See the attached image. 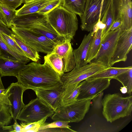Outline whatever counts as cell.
<instances>
[{"label": "cell", "instance_id": "6da1fadb", "mask_svg": "<svg viewBox=\"0 0 132 132\" xmlns=\"http://www.w3.org/2000/svg\"><path fill=\"white\" fill-rule=\"evenodd\" d=\"M16 77L26 90L47 89L62 85L61 76L45 62L42 64L33 61L26 65Z\"/></svg>", "mask_w": 132, "mask_h": 132}, {"label": "cell", "instance_id": "7a4b0ae2", "mask_svg": "<svg viewBox=\"0 0 132 132\" xmlns=\"http://www.w3.org/2000/svg\"><path fill=\"white\" fill-rule=\"evenodd\" d=\"M47 19L58 34L65 39H73L78 28L77 15L60 5L47 13Z\"/></svg>", "mask_w": 132, "mask_h": 132}, {"label": "cell", "instance_id": "3957f363", "mask_svg": "<svg viewBox=\"0 0 132 132\" xmlns=\"http://www.w3.org/2000/svg\"><path fill=\"white\" fill-rule=\"evenodd\" d=\"M12 26L29 29L41 34L51 40L55 46L65 39L58 34L48 21L45 15L37 13L16 16Z\"/></svg>", "mask_w": 132, "mask_h": 132}, {"label": "cell", "instance_id": "277c9868", "mask_svg": "<svg viewBox=\"0 0 132 132\" xmlns=\"http://www.w3.org/2000/svg\"><path fill=\"white\" fill-rule=\"evenodd\" d=\"M102 113L106 121L112 123L130 116L132 111V96L123 97L119 93L106 94L102 100Z\"/></svg>", "mask_w": 132, "mask_h": 132}, {"label": "cell", "instance_id": "5b68a950", "mask_svg": "<svg viewBox=\"0 0 132 132\" xmlns=\"http://www.w3.org/2000/svg\"><path fill=\"white\" fill-rule=\"evenodd\" d=\"M91 99L77 100L62 106L58 109L51 117L53 120L77 122L82 120L88 112Z\"/></svg>", "mask_w": 132, "mask_h": 132}, {"label": "cell", "instance_id": "8992f818", "mask_svg": "<svg viewBox=\"0 0 132 132\" xmlns=\"http://www.w3.org/2000/svg\"><path fill=\"white\" fill-rule=\"evenodd\" d=\"M11 29L14 33L38 53H51L55 47L53 43L45 36L30 29L15 26Z\"/></svg>", "mask_w": 132, "mask_h": 132}, {"label": "cell", "instance_id": "52a82bcc", "mask_svg": "<svg viewBox=\"0 0 132 132\" xmlns=\"http://www.w3.org/2000/svg\"><path fill=\"white\" fill-rule=\"evenodd\" d=\"M54 112L37 97L25 105L17 119L27 122H33L52 116Z\"/></svg>", "mask_w": 132, "mask_h": 132}, {"label": "cell", "instance_id": "ba28073f", "mask_svg": "<svg viewBox=\"0 0 132 132\" xmlns=\"http://www.w3.org/2000/svg\"><path fill=\"white\" fill-rule=\"evenodd\" d=\"M107 68L100 64L95 63H89L79 68L75 67L61 77L62 87L64 88L71 84H79L81 81Z\"/></svg>", "mask_w": 132, "mask_h": 132}, {"label": "cell", "instance_id": "9c48e42d", "mask_svg": "<svg viewBox=\"0 0 132 132\" xmlns=\"http://www.w3.org/2000/svg\"><path fill=\"white\" fill-rule=\"evenodd\" d=\"M121 30L110 31L101 40L100 48L96 56L89 63L100 64L108 67L113 55Z\"/></svg>", "mask_w": 132, "mask_h": 132}, {"label": "cell", "instance_id": "30bf717a", "mask_svg": "<svg viewBox=\"0 0 132 132\" xmlns=\"http://www.w3.org/2000/svg\"><path fill=\"white\" fill-rule=\"evenodd\" d=\"M111 78H99L86 79L80 83L79 94L77 100L91 99L108 88Z\"/></svg>", "mask_w": 132, "mask_h": 132}, {"label": "cell", "instance_id": "8fae6325", "mask_svg": "<svg viewBox=\"0 0 132 132\" xmlns=\"http://www.w3.org/2000/svg\"><path fill=\"white\" fill-rule=\"evenodd\" d=\"M102 0H87L84 13L80 17L82 31L90 32L100 19Z\"/></svg>", "mask_w": 132, "mask_h": 132}, {"label": "cell", "instance_id": "7c38bea8", "mask_svg": "<svg viewBox=\"0 0 132 132\" xmlns=\"http://www.w3.org/2000/svg\"><path fill=\"white\" fill-rule=\"evenodd\" d=\"M132 28L121 31L116 47L110 61V67L119 62H125L132 49Z\"/></svg>", "mask_w": 132, "mask_h": 132}, {"label": "cell", "instance_id": "4fadbf2b", "mask_svg": "<svg viewBox=\"0 0 132 132\" xmlns=\"http://www.w3.org/2000/svg\"><path fill=\"white\" fill-rule=\"evenodd\" d=\"M115 21L120 20L121 31L132 28L131 0H113Z\"/></svg>", "mask_w": 132, "mask_h": 132}, {"label": "cell", "instance_id": "5bb4252c", "mask_svg": "<svg viewBox=\"0 0 132 132\" xmlns=\"http://www.w3.org/2000/svg\"><path fill=\"white\" fill-rule=\"evenodd\" d=\"M64 89L61 85L53 88L34 91L37 97L55 112L61 106V96Z\"/></svg>", "mask_w": 132, "mask_h": 132}, {"label": "cell", "instance_id": "9a60e30c", "mask_svg": "<svg viewBox=\"0 0 132 132\" xmlns=\"http://www.w3.org/2000/svg\"><path fill=\"white\" fill-rule=\"evenodd\" d=\"M7 88L8 98L12 105V114L14 122L16 121L18 116L25 105L22 98L23 93L26 89L18 81L11 83Z\"/></svg>", "mask_w": 132, "mask_h": 132}, {"label": "cell", "instance_id": "2e32d148", "mask_svg": "<svg viewBox=\"0 0 132 132\" xmlns=\"http://www.w3.org/2000/svg\"><path fill=\"white\" fill-rule=\"evenodd\" d=\"M71 41L70 39H66L61 43L55 46L52 52L62 57L64 73L70 72L76 67Z\"/></svg>", "mask_w": 132, "mask_h": 132}, {"label": "cell", "instance_id": "e0dca14e", "mask_svg": "<svg viewBox=\"0 0 132 132\" xmlns=\"http://www.w3.org/2000/svg\"><path fill=\"white\" fill-rule=\"evenodd\" d=\"M99 20L105 25L102 30L101 40L110 31L115 21L113 0H104L100 11Z\"/></svg>", "mask_w": 132, "mask_h": 132}, {"label": "cell", "instance_id": "ac0fdd59", "mask_svg": "<svg viewBox=\"0 0 132 132\" xmlns=\"http://www.w3.org/2000/svg\"><path fill=\"white\" fill-rule=\"evenodd\" d=\"M24 62L14 60L0 56V74L1 77H16L19 72L26 66Z\"/></svg>", "mask_w": 132, "mask_h": 132}, {"label": "cell", "instance_id": "d6986e66", "mask_svg": "<svg viewBox=\"0 0 132 132\" xmlns=\"http://www.w3.org/2000/svg\"><path fill=\"white\" fill-rule=\"evenodd\" d=\"M94 34L92 31L85 35L79 47L73 50L76 67H81L88 63L87 55Z\"/></svg>", "mask_w": 132, "mask_h": 132}, {"label": "cell", "instance_id": "ffe728a7", "mask_svg": "<svg viewBox=\"0 0 132 132\" xmlns=\"http://www.w3.org/2000/svg\"><path fill=\"white\" fill-rule=\"evenodd\" d=\"M11 104L8 98L7 88L0 94V128L7 126L13 119L11 111Z\"/></svg>", "mask_w": 132, "mask_h": 132}, {"label": "cell", "instance_id": "44dd1931", "mask_svg": "<svg viewBox=\"0 0 132 132\" xmlns=\"http://www.w3.org/2000/svg\"><path fill=\"white\" fill-rule=\"evenodd\" d=\"M56 0H35L25 3L16 10V16H21L37 13L47 5Z\"/></svg>", "mask_w": 132, "mask_h": 132}, {"label": "cell", "instance_id": "7402d4cb", "mask_svg": "<svg viewBox=\"0 0 132 132\" xmlns=\"http://www.w3.org/2000/svg\"><path fill=\"white\" fill-rule=\"evenodd\" d=\"M80 84H71L64 88L61 96V106L74 102L77 100L79 94Z\"/></svg>", "mask_w": 132, "mask_h": 132}, {"label": "cell", "instance_id": "603a6c76", "mask_svg": "<svg viewBox=\"0 0 132 132\" xmlns=\"http://www.w3.org/2000/svg\"><path fill=\"white\" fill-rule=\"evenodd\" d=\"M7 27L0 23V56L6 58L23 61L26 64L31 60L26 57L17 54L11 51L7 46L2 38L1 32Z\"/></svg>", "mask_w": 132, "mask_h": 132}, {"label": "cell", "instance_id": "cb8c5ba5", "mask_svg": "<svg viewBox=\"0 0 132 132\" xmlns=\"http://www.w3.org/2000/svg\"><path fill=\"white\" fill-rule=\"evenodd\" d=\"M46 62L61 77L64 73L62 57L58 54L51 52L44 57Z\"/></svg>", "mask_w": 132, "mask_h": 132}, {"label": "cell", "instance_id": "d4e9b609", "mask_svg": "<svg viewBox=\"0 0 132 132\" xmlns=\"http://www.w3.org/2000/svg\"><path fill=\"white\" fill-rule=\"evenodd\" d=\"M87 0H61V5L81 17L83 14Z\"/></svg>", "mask_w": 132, "mask_h": 132}, {"label": "cell", "instance_id": "484cf974", "mask_svg": "<svg viewBox=\"0 0 132 132\" xmlns=\"http://www.w3.org/2000/svg\"><path fill=\"white\" fill-rule=\"evenodd\" d=\"M132 66L125 68H116L110 67L86 79L110 78L112 79L119 75L128 70Z\"/></svg>", "mask_w": 132, "mask_h": 132}, {"label": "cell", "instance_id": "4316f807", "mask_svg": "<svg viewBox=\"0 0 132 132\" xmlns=\"http://www.w3.org/2000/svg\"><path fill=\"white\" fill-rule=\"evenodd\" d=\"M10 36L19 46L27 57L33 61L38 62L40 59L38 52L30 47L13 32Z\"/></svg>", "mask_w": 132, "mask_h": 132}, {"label": "cell", "instance_id": "83f0119b", "mask_svg": "<svg viewBox=\"0 0 132 132\" xmlns=\"http://www.w3.org/2000/svg\"><path fill=\"white\" fill-rule=\"evenodd\" d=\"M102 30L99 29L93 35L87 56L88 63H89L96 56L100 48L101 42Z\"/></svg>", "mask_w": 132, "mask_h": 132}, {"label": "cell", "instance_id": "f1b7e54d", "mask_svg": "<svg viewBox=\"0 0 132 132\" xmlns=\"http://www.w3.org/2000/svg\"><path fill=\"white\" fill-rule=\"evenodd\" d=\"M16 10L12 9L0 2V12L3 21L8 28L12 27V23L16 15Z\"/></svg>", "mask_w": 132, "mask_h": 132}, {"label": "cell", "instance_id": "f546056e", "mask_svg": "<svg viewBox=\"0 0 132 132\" xmlns=\"http://www.w3.org/2000/svg\"><path fill=\"white\" fill-rule=\"evenodd\" d=\"M113 79L120 82L122 85L127 87V93L130 95L132 91V67L127 71L119 75Z\"/></svg>", "mask_w": 132, "mask_h": 132}, {"label": "cell", "instance_id": "4dcf8cb0", "mask_svg": "<svg viewBox=\"0 0 132 132\" xmlns=\"http://www.w3.org/2000/svg\"><path fill=\"white\" fill-rule=\"evenodd\" d=\"M47 118H44L33 122H21L20 123L22 127L21 132H38L39 128L46 123V121Z\"/></svg>", "mask_w": 132, "mask_h": 132}, {"label": "cell", "instance_id": "1f68e13d", "mask_svg": "<svg viewBox=\"0 0 132 132\" xmlns=\"http://www.w3.org/2000/svg\"><path fill=\"white\" fill-rule=\"evenodd\" d=\"M69 123L68 122L61 121H54L50 123H46L45 125L39 128L38 131L42 129L49 128L57 127L70 128L71 126L68 125V123Z\"/></svg>", "mask_w": 132, "mask_h": 132}, {"label": "cell", "instance_id": "d6a6232c", "mask_svg": "<svg viewBox=\"0 0 132 132\" xmlns=\"http://www.w3.org/2000/svg\"><path fill=\"white\" fill-rule=\"evenodd\" d=\"M61 0H56L50 3L38 12V13L45 15L47 13L58 6L61 5Z\"/></svg>", "mask_w": 132, "mask_h": 132}, {"label": "cell", "instance_id": "836d02e7", "mask_svg": "<svg viewBox=\"0 0 132 132\" xmlns=\"http://www.w3.org/2000/svg\"><path fill=\"white\" fill-rule=\"evenodd\" d=\"M25 0H0V2L10 8L15 10Z\"/></svg>", "mask_w": 132, "mask_h": 132}, {"label": "cell", "instance_id": "e575fe53", "mask_svg": "<svg viewBox=\"0 0 132 132\" xmlns=\"http://www.w3.org/2000/svg\"><path fill=\"white\" fill-rule=\"evenodd\" d=\"M39 132H76L70 128L67 127H57L54 128H49L43 129L39 130Z\"/></svg>", "mask_w": 132, "mask_h": 132}, {"label": "cell", "instance_id": "d590c367", "mask_svg": "<svg viewBox=\"0 0 132 132\" xmlns=\"http://www.w3.org/2000/svg\"><path fill=\"white\" fill-rule=\"evenodd\" d=\"M2 128L3 130H8L9 132H21L22 127L16 121H14L13 125L10 126H3Z\"/></svg>", "mask_w": 132, "mask_h": 132}, {"label": "cell", "instance_id": "8d00e7d4", "mask_svg": "<svg viewBox=\"0 0 132 132\" xmlns=\"http://www.w3.org/2000/svg\"><path fill=\"white\" fill-rule=\"evenodd\" d=\"M103 92L102 91L96 95L92 99L94 103V106L96 109L100 108L102 106V97Z\"/></svg>", "mask_w": 132, "mask_h": 132}, {"label": "cell", "instance_id": "74e56055", "mask_svg": "<svg viewBox=\"0 0 132 132\" xmlns=\"http://www.w3.org/2000/svg\"><path fill=\"white\" fill-rule=\"evenodd\" d=\"M121 24V22L120 20L115 21L112 26L110 31H113L120 28Z\"/></svg>", "mask_w": 132, "mask_h": 132}, {"label": "cell", "instance_id": "f35d334b", "mask_svg": "<svg viewBox=\"0 0 132 132\" xmlns=\"http://www.w3.org/2000/svg\"><path fill=\"white\" fill-rule=\"evenodd\" d=\"M120 91L123 94H125L127 92V90L126 87L123 86V87H121L120 89Z\"/></svg>", "mask_w": 132, "mask_h": 132}, {"label": "cell", "instance_id": "ab89813d", "mask_svg": "<svg viewBox=\"0 0 132 132\" xmlns=\"http://www.w3.org/2000/svg\"><path fill=\"white\" fill-rule=\"evenodd\" d=\"M1 79V76L0 74V89H4Z\"/></svg>", "mask_w": 132, "mask_h": 132}, {"label": "cell", "instance_id": "60d3db41", "mask_svg": "<svg viewBox=\"0 0 132 132\" xmlns=\"http://www.w3.org/2000/svg\"><path fill=\"white\" fill-rule=\"evenodd\" d=\"M0 23L3 25L6 26V25L5 24V23L3 22V20H2L1 14L0 12Z\"/></svg>", "mask_w": 132, "mask_h": 132}, {"label": "cell", "instance_id": "b9f144b4", "mask_svg": "<svg viewBox=\"0 0 132 132\" xmlns=\"http://www.w3.org/2000/svg\"><path fill=\"white\" fill-rule=\"evenodd\" d=\"M6 89H0V94L3 93L6 90Z\"/></svg>", "mask_w": 132, "mask_h": 132}, {"label": "cell", "instance_id": "7bdbcfd3", "mask_svg": "<svg viewBox=\"0 0 132 132\" xmlns=\"http://www.w3.org/2000/svg\"><path fill=\"white\" fill-rule=\"evenodd\" d=\"M34 0H25L24 3H25Z\"/></svg>", "mask_w": 132, "mask_h": 132}]
</instances>
